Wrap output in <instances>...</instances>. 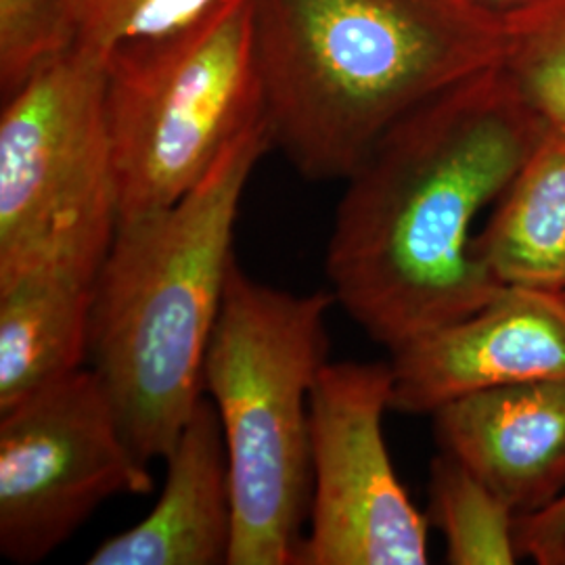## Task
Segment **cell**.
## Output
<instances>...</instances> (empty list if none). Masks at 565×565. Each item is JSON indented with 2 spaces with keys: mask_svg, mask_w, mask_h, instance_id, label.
<instances>
[{
  "mask_svg": "<svg viewBox=\"0 0 565 565\" xmlns=\"http://www.w3.org/2000/svg\"><path fill=\"white\" fill-rule=\"evenodd\" d=\"M103 97L120 223L179 202L264 118L254 0H223L174 32L116 46Z\"/></svg>",
  "mask_w": 565,
  "mask_h": 565,
  "instance_id": "obj_5",
  "label": "cell"
},
{
  "mask_svg": "<svg viewBox=\"0 0 565 565\" xmlns=\"http://www.w3.org/2000/svg\"><path fill=\"white\" fill-rule=\"evenodd\" d=\"M473 252L501 285L565 291V121L546 126Z\"/></svg>",
  "mask_w": 565,
  "mask_h": 565,
  "instance_id": "obj_13",
  "label": "cell"
},
{
  "mask_svg": "<svg viewBox=\"0 0 565 565\" xmlns=\"http://www.w3.org/2000/svg\"><path fill=\"white\" fill-rule=\"evenodd\" d=\"M333 303L331 291H285L231 266L203 363L228 455V565H298L312 492L310 394L329 363Z\"/></svg>",
  "mask_w": 565,
  "mask_h": 565,
  "instance_id": "obj_4",
  "label": "cell"
},
{
  "mask_svg": "<svg viewBox=\"0 0 565 565\" xmlns=\"http://www.w3.org/2000/svg\"><path fill=\"white\" fill-rule=\"evenodd\" d=\"M478 2H482V4H486V7L494 9L497 13H505V11H509L511 7L520 4L522 0H478Z\"/></svg>",
  "mask_w": 565,
  "mask_h": 565,
  "instance_id": "obj_19",
  "label": "cell"
},
{
  "mask_svg": "<svg viewBox=\"0 0 565 565\" xmlns=\"http://www.w3.org/2000/svg\"><path fill=\"white\" fill-rule=\"evenodd\" d=\"M223 0H61L74 46L107 57L116 46L174 32Z\"/></svg>",
  "mask_w": 565,
  "mask_h": 565,
  "instance_id": "obj_16",
  "label": "cell"
},
{
  "mask_svg": "<svg viewBox=\"0 0 565 565\" xmlns=\"http://www.w3.org/2000/svg\"><path fill=\"white\" fill-rule=\"evenodd\" d=\"M440 450L494 490L518 518L565 494V380L490 387L431 413Z\"/></svg>",
  "mask_w": 565,
  "mask_h": 565,
  "instance_id": "obj_10",
  "label": "cell"
},
{
  "mask_svg": "<svg viewBox=\"0 0 565 565\" xmlns=\"http://www.w3.org/2000/svg\"><path fill=\"white\" fill-rule=\"evenodd\" d=\"M99 273L57 264L0 285V411L82 369Z\"/></svg>",
  "mask_w": 565,
  "mask_h": 565,
  "instance_id": "obj_12",
  "label": "cell"
},
{
  "mask_svg": "<svg viewBox=\"0 0 565 565\" xmlns=\"http://www.w3.org/2000/svg\"><path fill=\"white\" fill-rule=\"evenodd\" d=\"M268 149L263 118L179 202L118 224L105 256L88 356L147 463L166 461L202 401L205 352L235 263L237 214Z\"/></svg>",
  "mask_w": 565,
  "mask_h": 565,
  "instance_id": "obj_3",
  "label": "cell"
},
{
  "mask_svg": "<svg viewBox=\"0 0 565 565\" xmlns=\"http://www.w3.org/2000/svg\"><path fill=\"white\" fill-rule=\"evenodd\" d=\"M548 121L492 65L387 128L345 179L327 245L331 294L390 352L480 310L503 287L471 226Z\"/></svg>",
  "mask_w": 565,
  "mask_h": 565,
  "instance_id": "obj_1",
  "label": "cell"
},
{
  "mask_svg": "<svg viewBox=\"0 0 565 565\" xmlns=\"http://www.w3.org/2000/svg\"><path fill=\"white\" fill-rule=\"evenodd\" d=\"M103 63L74 46L2 102L0 285L44 266L105 263L120 203Z\"/></svg>",
  "mask_w": 565,
  "mask_h": 565,
  "instance_id": "obj_6",
  "label": "cell"
},
{
  "mask_svg": "<svg viewBox=\"0 0 565 565\" xmlns=\"http://www.w3.org/2000/svg\"><path fill=\"white\" fill-rule=\"evenodd\" d=\"M565 539V494L532 515L518 518V546L522 557L545 564L548 553Z\"/></svg>",
  "mask_w": 565,
  "mask_h": 565,
  "instance_id": "obj_18",
  "label": "cell"
},
{
  "mask_svg": "<svg viewBox=\"0 0 565 565\" xmlns=\"http://www.w3.org/2000/svg\"><path fill=\"white\" fill-rule=\"evenodd\" d=\"M70 49L74 39L61 0H0L2 102Z\"/></svg>",
  "mask_w": 565,
  "mask_h": 565,
  "instance_id": "obj_17",
  "label": "cell"
},
{
  "mask_svg": "<svg viewBox=\"0 0 565 565\" xmlns=\"http://www.w3.org/2000/svg\"><path fill=\"white\" fill-rule=\"evenodd\" d=\"M390 363H327L310 394V532L298 565H425L429 518L385 445Z\"/></svg>",
  "mask_w": 565,
  "mask_h": 565,
  "instance_id": "obj_8",
  "label": "cell"
},
{
  "mask_svg": "<svg viewBox=\"0 0 565 565\" xmlns=\"http://www.w3.org/2000/svg\"><path fill=\"white\" fill-rule=\"evenodd\" d=\"M543 565H565V539L548 553Z\"/></svg>",
  "mask_w": 565,
  "mask_h": 565,
  "instance_id": "obj_20",
  "label": "cell"
},
{
  "mask_svg": "<svg viewBox=\"0 0 565 565\" xmlns=\"http://www.w3.org/2000/svg\"><path fill=\"white\" fill-rule=\"evenodd\" d=\"M390 354L392 408L408 415L480 390L565 380V291L503 285L473 315Z\"/></svg>",
  "mask_w": 565,
  "mask_h": 565,
  "instance_id": "obj_9",
  "label": "cell"
},
{
  "mask_svg": "<svg viewBox=\"0 0 565 565\" xmlns=\"http://www.w3.org/2000/svg\"><path fill=\"white\" fill-rule=\"evenodd\" d=\"M429 524L445 539L448 564L513 565L522 557L518 513L443 450L429 465Z\"/></svg>",
  "mask_w": 565,
  "mask_h": 565,
  "instance_id": "obj_14",
  "label": "cell"
},
{
  "mask_svg": "<svg viewBox=\"0 0 565 565\" xmlns=\"http://www.w3.org/2000/svg\"><path fill=\"white\" fill-rule=\"evenodd\" d=\"M153 490L103 380L78 369L0 411V553L34 565L99 507Z\"/></svg>",
  "mask_w": 565,
  "mask_h": 565,
  "instance_id": "obj_7",
  "label": "cell"
},
{
  "mask_svg": "<svg viewBox=\"0 0 565 565\" xmlns=\"http://www.w3.org/2000/svg\"><path fill=\"white\" fill-rule=\"evenodd\" d=\"M501 15V67L548 124L565 121V0H522Z\"/></svg>",
  "mask_w": 565,
  "mask_h": 565,
  "instance_id": "obj_15",
  "label": "cell"
},
{
  "mask_svg": "<svg viewBox=\"0 0 565 565\" xmlns=\"http://www.w3.org/2000/svg\"><path fill=\"white\" fill-rule=\"evenodd\" d=\"M264 118L308 181H345L387 128L503 57L478 0H254Z\"/></svg>",
  "mask_w": 565,
  "mask_h": 565,
  "instance_id": "obj_2",
  "label": "cell"
},
{
  "mask_svg": "<svg viewBox=\"0 0 565 565\" xmlns=\"http://www.w3.org/2000/svg\"><path fill=\"white\" fill-rule=\"evenodd\" d=\"M166 465L162 497L151 513L105 539L88 565L228 564L233 490L223 424L210 398L202 396Z\"/></svg>",
  "mask_w": 565,
  "mask_h": 565,
  "instance_id": "obj_11",
  "label": "cell"
}]
</instances>
